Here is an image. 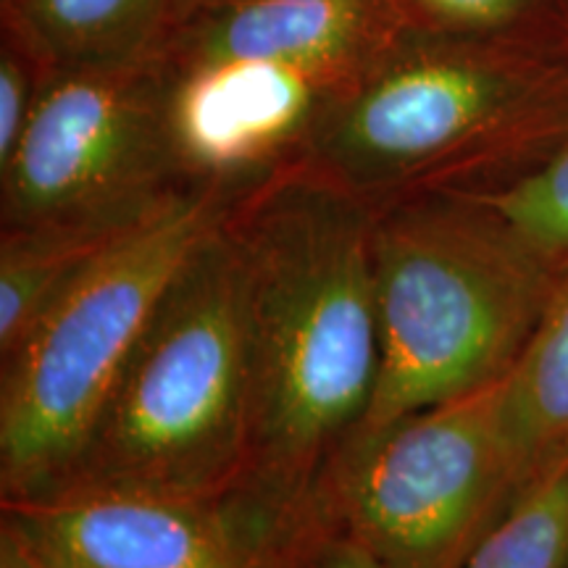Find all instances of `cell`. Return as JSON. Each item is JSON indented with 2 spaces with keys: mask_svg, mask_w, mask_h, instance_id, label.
Listing matches in <instances>:
<instances>
[{
  "mask_svg": "<svg viewBox=\"0 0 568 568\" xmlns=\"http://www.w3.org/2000/svg\"><path fill=\"white\" fill-rule=\"evenodd\" d=\"M406 30L568 48V0H395Z\"/></svg>",
  "mask_w": 568,
  "mask_h": 568,
  "instance_id": "9a60e30c",
  "label": "cell"
},
{
  "mask_svg": "<svg viewBox=\"0 0 568 568\" xmlns=\"http://www.w3.org/2000/svg\"><path fill=\"white\" fill-rule=\"evenodd\" d=\"M456 195L477 203L552 274L568 272V132L524 172Z\"/></svg>",
  "mask_w": 568,
  "mask_h": 568,
  "instance_id": "4fadbf2b",
  "label": "cell"
},
{
  "mask_svg": "<svg viewBox=\"0 0 568 568\" xmlns=\"http://www.w3.org/2000/svg\"><path fill=\"white\" fill-rule=\"evenodd\" d=\"M376 211L305 166L247 190L224 226L243 274L251 432L222 506L258 568H308L324 493L379 385Z\"/></svg>",
  "mask_w": 568,
  "mask_h": 568,
  "instance_id": "6da1fadb",
  "label": "cell"
},
{
  "mask_svg": "<svg viewBox=\"0 0 568 568\" xmlns=\"http://www.w3.org/2000/svg\"><path fill=\"white\" fill-rule=\"evenodd\" d=\"M174 0H6L0 24L30 42L48 69L138 59L172 21Z\"/></svg>",
  "mask_w": 568,
  "mask_h": 568,
  "instance_id": "8fae6325",
  "label": "cell"
},
{
  "mask_svg": "<svg viewBox=\"0 0 568 568\" xmlns=\"http://www.w3.org/2000/svg\"><path fill=\"white\" fill-rule=\"evenodd\" d=\"M153 51L48 69L0 166V232L111 237L187 193Z\"/></svg>",
  "mask_w": 568,
  "mask_h": 568,
  "instance_id": "52a82bcc",
  "label": "cell"
},
{
  "mask_svg": "<svg viewBox=\"0 0 568 568\" xmlns=\"http://www.w3.org/2000/svg\"><path fill=\"white\" fill-rule=\"evenodd\" d=\"M500 435L516 493L568 458V272L503 376Z\"/></svg>",
  "mask_w": 568,
  "mask_h": 568,
  "instance_id": "30bf717a",
  "label": "cell"
},
{
  "mask_svg": "<svg viewBox=\"0 0 568 568\" xmlns=\"http://www.w3.org/2000/svg\"><path fill=\"white\" fill-rule=\"evenodd\" d=\"M234 197L190 187L116 234L0 361L3 506L40 500L63 479L163 293Z\"/></svg>",
  "mask_w": 568,
  "mask_h": 568,
  "instance_id": "8992f818",
  "label": "cell"
},
{
  "mask_svg": "<svg viewBox=\"0 0 568 568\" xmlns=\"http://www.w3.org/2000/svg\"><path fill=\"white\" fill-rule=\"evenodd\" d=\"M53 568H258L222 503L71 493L3 506Z\"/></svg>",
  "mask_w": 568,
  "mask_h": 568,
  "instance_id": "9c48e42d",
  "label": "cell"
},
{
  "mask_svg": "<svg viewBox=\"0 0 568 568\" xmlns=\"http://www.w3.org/2000/svg\"><path fill=\"white\" fill-rule=\"evenodd\" d=\"M213 3H224V0H174L172 21L184 17V13H193V11L205 9V6H213ZM172 21H169V24H172Z\"/></svg>",
  "mask_w": 568,
  "mask_h": 568,
  "instance_id": "d6986e66",
  "label": "cell"
},
{
  "mask_svg": "<svg viewBox=\"0 0 568 568\" xmlns=\"http://www.w3.org/2000/svg\"><path fill=\"white\" fill-rule=\"evenodd\" d=\"M403 30L395 0H224L174 19L153 55L184 180L243 195L303 166Z\"/></svg>",
  "mask_w": 568,
  "mask_h": 568,
  "instance_id": "3957f363",
  "label": "cell"
},
{
  "mask_svg": "<svg viewBox=\"0 0 568 568\" xmlns=\"http://www.w3.org/2000/svg\"><path fill=\"white\" fill-rule=\"evenodd\" d=\"M0 3H6V0H0Z\"/></svg>",
  "mask_w": 568,
  "mask_h": 568,
  "instance_id": "ffe728a7",
  "label": "cell"
},
{
  "mask_svg": "<svg viewBox=\"0 0 568 568\" xmlns=\"http://www.w3.org/2000/svg\"><path fill=\"white\" fill-rule=\"evenodd\" d=\"M500 382L361 437L324 493L339 531L385 568H460L506 489Z\"/></svg>",
  "mask_w": 568,
  "mask_h": 568,
  "instance_id": "ba28073f",
  "label": "cell"
},
{
  "mask_svg": "<svg viewBox=\"0 0 568 568\" xmlns=\"http://www.w3.org/2000/svg\"><path fill=\"white\" fill-rule=\"evenodd\" d=\"M48 67L30 42L0 24V166L17 151L38 103Z\"/></svg>",
  "mask_w": 568,
  "mask_h": 568,
  "instance_id": "2e32d148",
  "label": "cell"
},
{
  "mask_svg": "<svg viewBox=\"0 0 568 568\" xmlns=\"http://www.w3.org/2000/svg\"><path fill=\"white\" fill-rule=\"evenodd\" d=\"M308 568H385L351 537L332 531L316 545Z\"/></svg>",
  "mask_w": 568,
  "mask_h": 568,
  "instance_id": "ac0fdd59",
  "label": "cell"
},
{
  "mask_svg": "<svg viewBox=\"0 0 568 568\" xmlns=\"http://www.w3.org/2000/svg\"><path fill=\"white\" fill-rule=\"evenodd\" d=\"M0 568H53L30 531L6 510L0 521Z\"/></svg>",
  "mask_w": 568,
  "mask_h": 568,
  "instance_id": "e0dca14e",
  "label": "cell"
},
{
  "mask_svg": "<svg viewBox=\"0 0 568 568\" xmlns=\"http://www.w3.org/2000/svg\"><path fill=\"white\" fill-rule=\"evenodd\" d=\"M568 132V48L403 30L303 166L372 209L514 176Z\"/></svg>",
  "mask_w": 568,
  "mask_h": 568,
  "instance_id": "7a4b0ae2",
  "label": "cell"
},
{
  "mask_svg": "<svg viewBox=\"0 0 568 568\" xmlns=\"http://www.w3.org/2000/svg\"><path fill=\"white\" fill-rule=\"evenodd\" d=\"M372 268L382 364L361 437L503 379L560 280L456 193L376 209Z\"/></svg>",
  "mask_w": 568,
  "mask_h": 568,
  "instance_id": "5b68a950",
  "label": "cell"
},
{
  "mask_svg": "<svg viewBox=\"0 0 568 568\" xmlns=\"http://www.w3.org/2000/svg\"><path fill=\"white\" fill-rule=\"evenodd\" d=\"M224 219L169 284L80 453L40 500L148 493L222 503L237 489L251 366L243 274Z\"/></svg>",
  "mask_w": 568,
  "mask_h": 568,
  "instance_id": "277c9868",
  "label": "cell"
},
{
  "mask_svg": "<svg viewBox=\"0 0 568 568\" xmlns=\"http://www.w3.org/2000/svg\"><path fill=\"white\" fill-rule=\"evenodd\" d=\"M460 568H568V458L518 489Z\"/></svg>",
  "mask_w": 568,
  "mask_h": 568,
  "instance_id": "5bb4252c",
  "label": "cell"
},
{
  "mask_svg": "<svg viewBox=\"0 0 568 568\" xmlns=\"http://www.w3.org/2000/svg\"><path fill=\"white\" fill-rule=\"evenodd\" d=\"M113 237L0 232V361L17 351L48 305Z\"/></svg>",
  "mask_w": 568,
  "mask_h": 568,
  "instance_id": "7c38bea8",
  "label": "cell"
}]
</instances>
